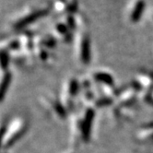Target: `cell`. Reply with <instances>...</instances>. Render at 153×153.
I'll return each mask as SVG.
<instances>
[{"instance_id":"obj_2","label":"cell","mask_w":153,"mask_h":153,"mask_svg":"<svg viewBox=\"0 0 153 153\" xmlns=\"http://www.w3.org/2000/svg\"><path fill=\"white\" fill-rule=\"evenodd\" d=\"M93 117H94V112L91 108H89V109H87L84 116L80 120V123L79 125V128L80 130L81 137H83L84 140H88L90 138Z\"/></svg>"},{"instance_id":"obj_8","label":"cell","mask_w":153,"mask_h":153,"mask_svg":"<svg viewBox=\"0 0 153 153\" xmlns=\"http://www.w3.org/2000/svg\"><path fill=\"white\" fill-rule=\"evenodd\" d=\"M134 99V90H127L126 92H124L119 98V101L123 104H127L130 102H132Z\"/></svg>"},{"instance_id":"obj_1","label":"cell","mask_w":153,"mask_h":153,"mask_svg":"<svg viewBox=\"0 0 153 153\" xmlns=\"http://www.w3.org/2000/svg\"><path fill=\"white\" fill-rule=\"evenodd\" d=\"M26 126L21 120H16L7 127V134L3 135V148L11 146L23 134Z\"/></svg>"},{"instance_id":"obj_3","label":"cell","mask_w":153,"mask_h":153,"mask_svg":"<svg viewBox=\"0 0 153 153\" xmlns=\"http://www.w3.org/2000/svg\"><path fill=\"white\" fill-rule=\"evenodd\" d=\"M46 14V10L45 9H42V10H36V11L31 12L28 15H26L24 18L19 19L17 22L14 24V27L17 30H20L24 27H26L27 25L34 22L37 19H39L40 18L43 17Z\"/></svg>"},{"instance_id":"obj_10","label":"cell","mask_w":153,"mask_h":153,"mask_svg":"<svg viewBox=\"0 0 153 153\" xmlns=\"http://www.w3.org/2000/svg\"><path fill=\"white\" fill-rule=\"evenodd\" d=\"M1 60H2V68L3 69H5L6 65H8V52L5 51L4 49L2 50L1 53Z\"/></svg>"},{"instance_id":"obj_5","label":"cell","mask_w":153,"mask_h":153,"mask_svg":"<svg viewBox=\"0 0 153 153\" xmlns=\"http://www.w3.org/2000/svg\"><path fill=\"white\" fill-rule=\"evenodd\" d=\"M145 7H146V3L144 0H137L136 4L134 5L132 11L130 13V20L131 22L137 23L141 19L143 13L145 11Z\"/></svg>"},{"instance_id":"obj_11","label":"cell","mask_w":153,"mask_h":153,"mask_svg":"<svg viewBox=\"0 0 153 153\" xmlns=\"http://www.w3.org/2000/svg\"><path fill=\"white\" fill-rule=\"evenodd\" d=\"M152 95H153V94H152Z\"/></svg>"},{"instance_id":"obj_9","label":"cell","mask_w":153,"mask_h":153,"mask_svg":"<svg viewBox=\"0 0 153 153\" xmlns=\"http://www.w3.org/2000/svg\"><path fill=\"white\" fill-rule=\"evenodd\" d=\"M69 27L68 26L67 23H57L56 27V30L58 34H60L61 36H65V37H68V32H69Z\"/></svg>"},{"instance_id":"obj_6","label":"cell","mask_w":153,"mask_h":153,"mask_svg":"<svg viewBox=\"0 0 153 153\" xmlns=\"http://www.w3.org/2000/svg\"><path fill=\"white\" fill-rule=\"evenodd\" d=\"M94 79L95 80L99 81L100 83L103 84V85H107V86H112L114 85V79L112 75L108 74L106 72L103 71H99L94 74Z\"/></svg>"},{"instance_id":"obj_7","label":"cell","mask_w":153,"mask_h":153,"mask_svg":"<svg viewBox=\"0 0 153 153\" xmlns=\"http://www.w3.org/2000/svg\"><path fill=\"white\" fill-rule=\"evenodd\" d=\"M10 82H11V74H10L9 72H6V74L3 76L2 83H1V94H0V98H1V100L4 99L5 93H6L7 90L8 89Z\"/></svg>"},{"instance_id":"obj_4","label":"cell","mask_w":153,"mask_h":153,"mask_svg":"<svg viewBox=\"0 0 153 153\" xmlns=\"http://www.w3.org/2000/svg\"><path fill=\"white\" fill-rule=\"evenodd\" d=\"M79 56L83 64L88 65L91 62V42L90 38L83 35L79 43Z\"/></svg>"}]
</instances>
